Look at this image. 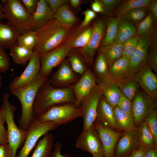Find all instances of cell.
<instances>
[{"label":"cell","instance_id":"47","mask_svg":"<svg viewBox=\"0 0 157 157\" xmlns=\"http://www.w3.org/2000/svg\"><path fill=\"white\" fill-rule=\"evenodd\" d=\"M102 3L105 10V14H111L114 9L121 3L122 0H100Z\"/></svg>","mask_w":157,"mask_h":157},{"label":"cell","instance_id":"27","mask_svg":"<svg viewBox=\"0 0 157 157\" xmlns=\"http://www.w3.org/2000/svg\"><path fill=\"white\" fill-rule=\"evenodd\" d=\"M113 112L115 124L121 132L136 130L132 116L117 106L113 108Z\"/></svg>","mask_w":157,"mask_h":157},{"label":"cell","instance_id":"36","mask_svg":"<svg viewBox=\"0 0 157 157\" xmlns=\"http://www.w3.org/2000/svg\"><path fill=\"white\" fill-rule=\"evenodd\" d=\"M151 0H127L123 1L115 10L116 17L120 18L128 11L133 9L147 7Z\"/></svg>","mask_w":157,"mask_h":157},{"label":"cell","instance_id":"26","mask_svg":"<svg viewBox=\"0 0 157 157\" xmlns=\"http://www.w3.org/2000/svg\"><path fill=\"white\" fill-rule=\"evenodd\" d=\"M98 85L101 89L102 96L106 101L113 108L116 107L119 100L121 92L118 85L110 81Z\"/></svg>","mask_w":157,"mask_h":157},{"label":"cell","instance_id":"37","mask_svg":"<svg viewBox=\"0 0 157 157\" xmlns=\"http://www.w3.org/2000/svg\"><path fill=\"white\" fill-rule=\"evenodd\" d=\"M117 84L121 92L131 101L140 88L138 82L132 78L125 80Z\"/></svg>","mask_w":157,"mask_h":157},{"label":"cell","instance_id":"24","mask_svg":"<svg viewBox=\"0 0 157 157\" xmlns=\"http://www.w3.org/2000/svg\"><path fill=\"white\" fill-rule=\"evenodd\" d=\"M129 60L122 57L109 68L108 74L110 80L117 84L131 78L129 73Z\"/></svg>","mask_w":157,"mask_h":157},{"label":"cell","instance_id":"17","mask_svg":"<svg viewBox=\"0 0 157 157\" xmlns=\"http://www.w3.org/2000/svg\"><path fill=\"white\" fill-rule=\"evenodd\" d=\"M95 76L91 68H89L79 79L72 85L75 99V104L80 107L84 98L92 91L97 84Z\"/></svg>","mask_w":157,"mask_h":157},{"label":"cell","instance_id":"38","mask_svg":"<svg viewBox=\"0 0 157 157\" xmlns=\"http://www.w3.org/2000/svg\"><path fill=\"white\" fill-rule=\"evenodd\" d=\"M146 65L155 74H157V42L155 34L151 35V41L147 53Z\"/></svg>","mask_w":157,"mask_h":157},{"label":"cell","instance_id":"29","mask_svg":"<svg viewBox=\"0 0 157 157\" xmlns=\"http://www.w3.org/2000/svg\"><path fill=\"white\" fill-rule=\"evenodd\" d=\"M136 31L133 24L119 18L117 35L113 43L123 44L135 35Z\"/></svg>","mask_w":157,"mask_h":157},{"label":"cell","instance_id":"1","mask_svg":"<svg viewBox=\"0 0 157 157\" xmlns=\"http://www.w3.org/2000/svg\"><path fill=\"white\" fill-rule=\"evenodd\" d=\"M75 102L72 85L64 88H55L50 84L48 78L40 87L35 96L33 105L35 118L52 106Z\"/></svg>","mask_w":157,"mask_h":157},{"label":"cell","instance_id":"48","mask_svg":"<svg viewBox=\"0 0 157 157\" xmlns=\"http://www.w3.org/2000/svg\"><path fill=\"white\" fill-rule=\"evenodd\" d=\"M82 14L84 15V17L83 20L79 26L81 28L88 26L90 22L97 16L96 13L90 9L83 11Z\"/></svg>","mask_w":157,"mask_h":157},{"label":"cell","instance_id":"54","mask_svg":"<svg viewBox=\"0 0 157 157\" xmlns=\"http://www.w3.org/2000/svg\"><path fill=\"white\" fill-rule=\"evenodd\" d=\"M153 15L156 23L157 20V0H151L147 7Z\"/></svg>","mask_w":157,"mask_h":157},{"label":"cell","instance_id":"58","mask_svg":"<svg viewBox=\"0 0 157 157\" xmlns=\"http://www.w3.org/2000/svg\"><path fill=\"white\" fill-rule=\"evenodd\" d=\"M3 19H5V16L3 13L2 12L0 7V19L2 20Z\"/></svg>","mask_w":157,"mask_h":157},{"label":"cell","instance_id":"23","mask_svg":"<svg viewBox=\"0 0 157 157\" xmlns=\"http://www.w3.org/2000/svg\"><path fill=\"white\" fill-rule=\"evenodd\" d=\"M20 34L8 22L0 19V47L5 49H10L17 44Z\"/></svg>","mask_w":157,"mask_h":157},{"label":"cell","instance_id":"10","mask_svg":"<svg viewBox=\"0 0 157 157\" xmlns=\"http://www.w3.org/2000/svg\"><path fill=\"white\" fill-rule=\"evenodd\" d=\"M102 96L101 89L97 84L81 101L80 108L83 119L82 131H86L93 126L96 119L98 104Z\"/></svg>","mask_w":157,"mask_h":157},{"label":"cell","instance_id":"55","mask_svg":"<svg viewBox=\"0 0 157 157\" xmlns=\"http://www.w3.org/2000/svg\"><path fill=\"white\" fill-rule=\"evenodd\" d=\"M146 151L142 148L139 147L138 149L133 151L129 157H143Z\"/></svg>","mask_w":157,"mask_h":157},{"label":"cell","instance_id":"13","mask_svg":"<svg viewBox=\"0 0 157 157\" xmlns=\"http://www.w3.org/2000/svg\"><path fill=\"white\" fill-rule=\"evenodd\" d=\"M93 125L101 141L104 157H113L117 143L124 132L114 130L96 120Z\"/></svg>","mask_w":157,"mask_h":157},{"label":"cell","instance_id":"44","mask_svg":"<svg viewBox=\"0 0 157 157\" xmlns=\"http://www.w3.org/2000/svg\"><path fill=\"white\" fill-rule=\"evenodd\" d=\"M116 106L132 116L131 113V101L121 92L119 100Z\"/></svg>","mask_w":157,"mask_h":157},{"label":"cell","instance_id":"18","mask_svg":"<svg viewBox=\"0 0 157 157\" xmlns=\"http://www.w3.org/2000/svg\"><path fill=\"white\" fill-rule=\"evenodd\" d=\"M132 78L147 94L157 99V76L150 67L145 65Z\"/></svg>","mask_w":157,"mask_h":157},{"label":"cell","instance_id":"30","mask_svg":"<svg viewBox=\"0 0 157 157\" xmlns=\"http://www.w3.org/2000/svg\"><path fill=\"white\" fill-rule=\"evenodd\" d=\"M67 57L72 70L81 76L89 68L82 55L76 49H71Z\"/></svg>","mask_w":157,"mask_h":157},{"label":"cell","instance_id":"56","mask_svg":"<svg viewBox=\"0 0 157 157\" xmlns=\"http://www.w3.org/2000/svg\"><path fill=\"white\" fill-rule=\"evenodd\" d=\"M143 157H157V148H152L147 150Z\"/></svg>","mask_w":157,"mask_h":157},{"label":"cell","instance_id":"2","mask_svg":"<svg viewBox=\"0 0 157 157\" xmlns=\"http://www.w3.org/2000/svg\"><path fill=\"white\" fill-rule=\"evenodd\" d=\"M70 30L53 18L36 31L33 51L40 55L58 47L63 43Z\"/></svg>","mask_w":157,"mask_h":157},{"label":"cell","instance_id":"5","mask_svg":"<svg viewBox=\"0 0 157 157\" xmlns=\"http://www.w3.org/2000/svg\"><path fill=\"white\" fill-rule=\"evenodd\" d=\"M10 94L8 93L3 95L2 104L0 108L3 112L7 125L8 143L11 148L14 157H15L17 150L24 144L27 132L18 127L15 123L14 113L17 108L10 103Z\"/></svg>","mask_w":157,"mask_h":157},{"label":"cell","instance_id":"35","mask_svg":"<svg viewBox=\"0 0 157 157\" xmlns=\"http://www.w3.org/2000/svg\"><path fill=\"white\" fill-rule=\"evenodd\" d=\"M119 21V18L116 16L110 17L107 18L106 32L100 47L113 43L117 35Z\"/></svg>","mask_w":157,"mask_h":157},{"label":"cell","instance_id":"51","mask_svg":"<svg viewBox=\"0 0 157 157\" xmlns=\"http://www.w3.org/2000/svg\"><path fill=\"white\" fill-rule=\"evenodd\" d=\"M0 157H14L11 148L8 143L0 145Z\"/></svg>","mask_w":157,"mask_h":157},{"label":"cell","instance_id":"9","mask_svg":"<svg viewBox=\"0 0 157 157\" xmlns=\"http://www.w3.org/2000/svg\"><path fill=\"white\" fill-rule=\"evenodd\" d=\"M157 107V99L149 96L139 88L131 101V113L136 127L147 115L156 109Z\"/></svg>","mask_w":157,"mask_h":157},{"label":"cell","instance_id":"3","mask_svg":"<svg viewBox=\"0 0 157 157\" xmlns=\"http://www.w3.org/2000/svg\"><path fill=\"white\" fill-rule=\"evenodd\" d=\"M39 73L35 79L23 88L11 91L12 94L19 100L21 105L22 114L19 118V128L26 131L35 120L33 105L40 87L48 79Z\"/></svg>","mask_w":157,"mask_h":157},{"label":"cell","instance_id":"25","mask_svg":"<svg viewBox=\"0 0 157 157\" xmlns=\"http://www.w3.org/2000/svg\"><path fill=\"white\" fill-rule=\"evenodd\" d=\"M92 71L95 76L98 85L111 81L109 75L107 62L100 50L94 62Z\"/></svg>","mask_w":157,"mask_h":157},{"label":"cell","instance_id":"60","mask_svg":"<svg viewBox=\"0 0 157 157\" xmlns=\"http://www.w3.org/2000/svg\"><path fill=\"white\" fill-rule=\"evenodd\" d=\"M2 77L0 74V88L1 87V86H2Z\"/></svg>","mask_w":157,"mask_h":157},{"label":"cell","instance_id":"6","mask_svg":"<svg viewBox=\"0 0 157 157\" xmlns=\"http://www.w3.org/2000/svg\"><path fill=\"white\" fill-rule=\"evenodd\" d=\"M82 116L80 107L75 104L68 103L52 106L35 120L42 122H52L58 126L66 124Z\"/></svg>","mask_w":157,"mask_h":157},{"label":"cell","instance_id":"31","mask_svg":"<svg viewBox=\"0 0 157 157\" xmlns=\"http://www.w3.org/2000/svg\"><path fill=\"white\" fill-rule=\"evenodd\" d=\"M53 135L48 133L38 141L31 157H49L54 144Z\"/></svg>","mask_w":157,"mask_h":157},{"label":"cell","instance_id":"46","mask_svg":"<svg viewBox=\"0 0 157 157\" xmlns=\"http://www.w3.org/2000/svg\"><path fill=\"white\" fill-rule=\"evenodd\" d=\"M6 120L2 110L0 109V145L8 143V135L7 130L4 126Z\"/></svg>","mask_w":157,"mask_h":157},{"label":"cell","instance_id":"57","mask_svg":"<svg viewBox=\"0 0 157 157\" xmlns=\"http://www.w3.org/2000/svg\"><path fill=\"white\" fill-rule=\"evenodd\" d=\"M69 1L71 6L74 8L78 7L82 1L81 0H70Z\"/></svg>","mask_w":157,"mask_h":157},{"label":"cell","instance_id":"20","mask_svg":"<svg viewBox=\"0 0 157 157\" xmlns=\"http://www.w3.org/2000/svg\"><path fill=\"white\" fill-rule=\"evenodd\" d=\"M92 26L81 28L79 26L72 32H69L63 44L71 49H78L85 47L88 43L92 32Z\"/></svg>","mask_w":157,"mask_h":157},{"label":"cell","instance_id":"21","mask_svg":"<svg viewBox=\"0 0 157 157\" xmlns=\"http://www.w3.org/2000/svg\"><path fill=\"white\" fill-rule=\"evenodd\" d=\"M54 18L46 0H39L37 8L31 15L32 30L36 31Z\"/></svg>","mask_w":157,"mask_h":157},{"label":"cell","instance_id":"43","mask_svg":"<svg viewBox=\"0 0 157 157\" xmlns=\"http://www.w3.org/2000/svg\"><path fill=\"white\" fill-rule=\"evenodd\" d=\"M147 124L152 133L157 145V111L154 110L147 115L144 121Z\"/></svg>","mask_w":157,"mask_h":157},{"label":"cell","instance_id":"50","mask_svg":"<svg viewBox=\"0 0 157 157\" xmlns=\"http://www.w3.org/2000/svg\"><path fill=\"white\" fill-rule=\"evenodd\" d=\"M46 1L54 14L60 7L68 1L66 0H46Z\"/></svg>","mask_w":157,"mask_h":157},{"label":"cell","instance_id":"32","mask_svg":"<svg viewBox=\"0 0 157 157\" xmlns=\"http://www.w3.org/2000/svg\"><path fill=\"white\" fill-rule=\"evenodd\" d=\"M54 18L69 29L78 22L77 18L67 3L64 4L58 9L54 14Z\"/></svg>","mask_w":157,"mask_h":157},{"label":"cell","instance_id":"33","mask_svg":"<svg viewBox=\"0 0 157 157\" xmlns=\"http://www.w3.org/2000/svg\"><path fill=\"white\" fill-rule=\"evenodd\" d=\"M123 44L112 43L100 47L99 50L105 57L108 68L122 57Z\"/></svg>","mask_w":157,"mask_h":157},{"label":"cell","instance_id":"7","mask_svg":"<svg viewBox=\"0 0 157 157\" xmlns=\"http://www.w3.org/2000/svg\"><path fill=\"white\" fill-rule=\"evenodd\" d=\"M58 126L52 122H42L35 120L26 131L23 145L15 157H28L40 138L49 131L56 129Z\"/></svg>","mask_w":157,"mask_h":157},{"label":"cell","instance_id":"34","mask_svg":"<svg viewBox=\"0 0 157 157\" xmlns=\"http://www.w3.org/2000/svg\"><path fill=\"white\" fill-rule=\"evenodd\" d=\"M9 49V55L13 62L18 65H26L30 60L33 53V50L17 44Z\"/></svg>","mask_w":157,"mask_h":157},{"label":"cell","instance_id":"59","mask_svg":"<svg viewBox=\"0 0 157 157\" xmlns=\"http://www.w3.org/2000/svg\"><path fill=\"white\" fill-rule=\"evenodd\" d=\"M92 156L93 157H105L103 153L93 155Z\"/></svg>","mask_w":157,"mask_h":157},{"label":"cell","instance_id":"19","mask_svg":"<svg viewBox=\"0 0 157 157\" xmlns=\"http://www.w3.org/2000/svg\"><path fill=\"white\" fill-rule=\"evenodd\" d=\"M139 147L136 130L124 132L117 143L113 157H129Z\"/></svg>","mask_w":157,"mask_h":157},{"label":"cell","instance_id":"22","mask_svg":"<svg viewBox=\"0 0 157 157\" xmlns=\"http://www.w3.org/2000/svg\"><path fill=\"white\" fill-rule=\"evenodd\" d=\"M113 110V108L102 96L98 104L95 120L106 126L121 132L115 124Z\"/></svg>","mask_w":157,"mask_h":157},{"label":"cell","instance_id":"52","mask_svg":"<svg viewBox=\"0 0 157 157\" xmlns=\"http://www.w3.org/2000/svg\"><path fill=\"white\" fill-rule=\"evenodd\" d=\"M62 147V145L60 142L56 143L54 145V149L51 151L49 157H69L67 155L61 154Z\"/></svg>","mask_w":157,"mask_h":157},{"label":"cell","instance_id":"53","mask_svg":"<svg viewBox=\"0 0 157 157\" xmlns=\"http://www.w3.org/2000/svg\"><path fill=\"white\" fill-rule=\"evenodd\" d=\"M91 7L92 10L95 13H105L104 6L100 0H94L92 3Z\"/></svg>","mask_w":157,"mask_h":157},{"label":"cell","instance_id":"16","mask_svg":"<svg viewBox=\"0 0 157 157\" xmlns=\"http://www.w3.org/2000/svg\"><path fill=\"white\" fill-rule=\"evenodd\" d=\"M75 146L92 155L103 153L101 141L93 125L86 131L82 132L76 140Z\"/></svg>","mask_w":157,"mask_h":157},{"label":"cell","instance_id":"12","mask_svg":"<svg viewBox=\"0 0 157 157\" xmlns=\"http://www.w3.org/2000/svg\"><path fill=\"white\" fill-rule=\"evenodd\" d=\"M40 56L33 51L32 57L23 72L16 76L9 85L10 91L25 87L33 82L40 73Z\"/></svg>","mask_w":157,"mask_h":157},{"label":"cell","instance_id":"4","mask_svg":"<svg viewBox=\"0 0 157 157\" xmlns=\"http://www.w3.org/2000/svg\"><path fill=\"white\" fill-rule=\"evenodd\" d=\"M0 7L6 19L22 35L32 30L31 15L19 0H3Z\"/></svg>","mask_w":157,"mask_h":157},{"label":"cell","instance_id":"42","mask_svg":"<svg viewBox=\"0 0 157 157\" xmlns=\"http://www.w3.org/2000/svg\"><path fill=\"white\" fill-rule=\"evenodd\" d=\"M139 38L135 34L123 44L122 57L129 59L137 46Z\"/></svg>","mask_w":157,"mask_h":157},{"label":"cell","instance_id":"8","mask_svg":"<svg viewBox=\"0 0 157 157\" xmlns=\"http://www.w3.org/2000/svg\"><path fill=\"white\" fill-rule=\"evenodd\" d=\"M106 26L104 20H96L92 26V33L88 43L84 47L76 49L82 55L89 68L93 63L95 55L104 38Z\"/></svg>","mask_w":157,"mask_h":157},{"label":"cell","instance_id":"15","mask_svg":"<svg viewBox=\"0 0 157 157\" xmlns=\"http://www.w3.org/2000/svg\"><path fill=\"white\" fill-rule=\"evenodd\" d=\"M80 76L72 70L68 60L65 58L50 78H49V81L55 88H64L76 83L80 78Z\"/></svg>","mask_w":157,"mask_h":157},{"label":"cell","instance_id":"45","mask_svg":"<svg viewBox=\"0 0 157 157\" xmlns=\"http://www.w3.org/2000/svg\"><path fill=\"white\" fill-rule=\"evenodd\" d=\"M10 63L8 55L5 49L0 47V73H4L9 69Z\"/></svg>","mask_w":157,"mask_h":157},{"label":"cell","instance_id":"39","mask_svg":"<svg viewBox=\"0 0 157 157\" xmlns=\"http://www.w3.org/2000/svg\"><path fill=\"white\" fill-rule=\"evenodd\" d=\"M155 24L154 18L150 13L138 24L135 34L139 37L144 35H151Z\"/></svg>","mask_w":157,"mask_h":157},{"label":"cell","instance_id":"14","mask_svg":"<svg viewBox=\"0 0 157 157\" xmlns=\"http://www.w3.org/2000/svg\"><path fill=\"white\" fill-rule=\"evenodd\" d=\"M151 41V35L139 36L137 46L129 59V73L131 78L146 65L147 53Z\"/></svg>","mask_w":157,"mask_h":157},{"label":"cell","instance_id":"40","mask_svg":"<svg viewBox=\"0 0 157 157\" xmlns=\"http://www.w3.org/2000/svg\"><path fill=\"white\" fill-rule=\"evenodd\" d=\"M148 10L147 7H142L132 9L120 17L133 24H139L147 16Z\"/></svg>","mask_w":157,"mask_h":157},{"label":"cell","instance_id":"28","mask_svg":"<svg viewBox=\"0 0 157 157\" xmlns=\"http://www.w3.org/2000/svg\"><path fill=\"white\" fill-rule=\"evenodd\" d=\"M140 147L147 150L157 148L154 136L146 123L143 121L136 127Z\"/></svg>","mask_w":157,"mask_h":157},{"label":"cell","instance_id":"49","mask_svg":"<svg viewBox=\"0 0 157 157\" xmlns=\"http://www.w3.org/2000/svg\"><path fill=\"white\" fill-rule=\"evenodd\" d=\"M28 13L32 15L35 11L39 0H21Z\"/></svg>","mask_w":157,"mask_h":157},{"label":"cell","instance_id":"41","mask_svg":"<svg viewBox=\"0 0 157 157\" xmlns=\"http://www.w3.org/2000/svg\"><path fill=\"white\" fill-rule=\"evenodd\" d=\"M36 38V31L31 30L19 36L17 44L33 51Z\"/></svg>","mask_w":157,"mask_h":157},{"label":"cell","instance_id":"11","mask_svg":"<svg viewBox=\"0 0 157 157\" xmlns=\"http://www.w3.org/2000/svg\"><path fill=\"white\" fill-rule=\"evenodd\" d=\"M71 50L68 46L63 44L54 49L40 55V74L48 77L53 69L64 60Z\"/></svg>","mask_w":157,"mask_h":157}]
</instances>
